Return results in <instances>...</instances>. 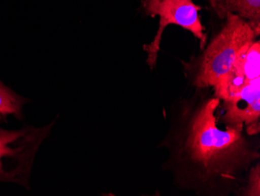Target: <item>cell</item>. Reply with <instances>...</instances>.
Segmentation results:
<instances>
[{"label": "cell", "instance_id": "6da1fadb", "mask_svg": "<svg viewBox=\"0 0 260 196\" xmlns=\"http://www.w3.org/2000/svg\"><path fill=\"white\" fill-rule=\"evenodd\" d=\"M205 89L171 105L169 128L158 145L168 153L162 169L182 191L239 196L249 170L260 162L259 140L219 125L220 99Z\"/></svg>", "mask_w": 260, "mask_h": 196}, {"label": "cell", "instance_id": "7a4b0ae2", "mask_svg": "<svg viewBox=\"0 0 260 196\" xmlns=\"http://www.w3.org/2000/svg\"><path fill=\"white\" fill-rule=\"evenodd\" d=\"M224 20L220 32L202 52L183 62L185 76L195 89H213L259 36L249 22L237 15L228 14Z\"/></svg>", "mask_w": 260, "mask_h": 196}, {"label": "cell", "instance_id": "3957f363", "mask_svg": "<svg viewBox=\"0 0 260 196\" xmlns=\"http://www.w3.org/2000/svg\"><path fill=\"white\" fill-rule=\"evenodd\" d=\"M55 121L44 126L9 130L0 127V183L30 188V178L39 148L50 135Z\"/></svg>", "mask_w": 260, "mask_h": 196}, {"label": "cell", "instance_id": "277c9868", "mask_svg": "<svg viewBox=\"0 0 260 196\" xmlns=\"http://www.w3.org/2000/svg\"><path fill=\"white\" fill-rule=\"evenodd\" d=\"M142 8L147 15L159 17L155 37L143 46L147 52V64L150 69L157 64L164 31L170 24L179 26L192 33L200 41V51L204 50L207 44V35L199 14L201 7L193 0H142Z\"/></svg>", "mask_w": 260, "mask_h": 196}, {"label": "cell", "instance_id": "5b68a950", "mask_svg": "<svg viewBox=\"0 0 260 196\" xmlns=\"http://www.w3.org/2000/svg\"><path fill=\"white\" fill-rule=\"evenodd\" d=\"M219 125L257 136L260 133V77L238 94L220 101L217 110Z\"/></svg>", "mask_w": 260, "mask_h": 196}, {"label": "cell", "instance_id": "8992f818", "mask_svg": "<svg viewBox=\"0 0 260 196\" xmlns=\"http://www.w3.org/2000/svg\"><path fill=\"white\" fill-rule=\"evenodd\" d=\"M260 77V42L255 40L213 88L220 101L238 94L245 86Z\"/></svg>", "mask_w": 260, "mask_h": 196}, {"label": "cell", "instance_id": "52a82bcc", "mask_svg": "<svg viewBox=\"0 0 260 196\" xmlns=\"http://www.w3.org/2000/svg\"><path fill=\"white\" fill-rule=\"evenodd\" d=\"M220 19L228 14L237 15L249 22L258 35L260 32V0H209Z\"/></svg>", "mask_w": 260, "mask_h": 196}, {"label": "cell", "instance_id": "ba28073f", "mask_svg": "<svg viewBox=\"0 0 260 196\" xmlns=\"http://www.w3.org/2000/svg\"><path fill=\"white\" fill-rule=\"evenodd\" d=\"M30 102V99L20 96L0 80V124L8 122L10 117L18 121L24 119L23 107Z\"/></svg>", "mask_w": 260, "mask_h": 196}, {"label": "cell", "instance_id": "9c48e42d", "mask_svg": "<svg viewBox=\"0 0 260 196\" xmlns=\"http://www.w3.org/2000/svg\"><path fill=\"white\" fill-rule=\"evenodd\" d=\"M239 195L260 196V162L254 164L249 170L245 185Z\"/></svg>", "mask_w": 260, "mask_h": 196}]
</instances>
